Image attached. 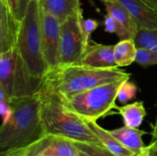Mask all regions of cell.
<instances>
[{"label": "cell", "mask_w": 157, "mask_h": 156, "mask_svg": "<svg viewBox=\"0 0 157 156\" xmlns=\"http://www.w3.org/2000/svg\"><path fill=\"white\" fill-rule=\"evenodd\" d=\"M77 153L78 148L71 141L62 138L47 136L45 145L40 155L45 154L55 156H76Z\"/></svg>", "instance_id": "cell-17"}, {"label": "cell", "mask_w": 157, "mask_h": 156, "mask_svg": "<svg viewBox=\"0 0 157 156\" xmlns=\"http://www.w3.org/2000/svg\"><path fill=\"white\" fill-rule=\"evenodd\" d=\"M76 156H88L87 154H85L84 152L83 151H80V150L78 149V153H77V155Z\"/></svg>", "instance_id": "cell-29"}, {"label": "cell", "mask_w": 157, "mask_h": 156, "mask_svg": "<svg viewBox=\"0 0 157 156\" xmlns=\"http://www.w3.org/2000/svg\"><path fill=\"white\" fill-rule=\"evenodd\" d=\"M125 80H127L99 86L58 100L66 110L84 120L97 122L112 109H115L118 92Z\"/></svg>", "instance_id": "cell-5"}, {"label": "cell", "mask_w": 157, "mask_h": 156, "mask_svg": "<svg viewBox=\"0 0 157 156\" xmlns=\"http://www.w3.org/2000/svg\"><path fill=\"white\" fill-rule=\"evenodd\" d=\"M32 0H18V15L20 21L22 20L25 15L29 4Z\"/></svg>", "instance_id": "cell-26"}, {"label": "cell", "mask_w": 157, "mask_h": 156, "mask_svg": "<svg viewBox=\"0 0 157 156\" xmlns=\"http://www.w3.org/2000/svg\"><path fill=\"white\" fill-rule=\"evenodd\" d=\"M38 93L41 97V120L46 136L104 146L85 120L66 110L53 96Z\"/></svg>", "instance_id": "cell-3"}, {"label": "cell", "mask_w": 157, "mask_h": 156, "mask_svg": "<svg viewBox=\"0 0 157 156\" xmlns=\"http://www.w3.org/2000/svg\"><path fill=\"white\" fill-rule=\"evenodd\" d=\"M79 24L81 28V33H82L83 39H84V46L86 47L90 41V35L97 29L99 25L98 21L92 18H87L84 19L83 16V12L79 16Z\"/></svg>", "instance_id": "cell-23"}, {"label": "cell", "mask_w": 157, "mask_h": 156, "mask_svg": "<svg viewBox=\"0 0 157 156\" xmlns=\"http://www.w3.org/2000/svg\"><path fill=\"white\" fill-rule=\"evenodd\" d=\"M71 142L78 150L84 152L88 156H116L104 146H101L95 144L85 143V142H74V141Z\"/></svg>", "instance_id": "cell-21"}, {"label": "cell", "mask_w": 157, "mask_h": 156, "mask_svg": "<svg viewBox=\"0 0 157 156\" xmlns=\"http://www.w3.org/2000/svg\"><path fill=\"white\" fill-rule=\"evenodd\" d=\"M114 45L98 44L90 41L84 50L80 64L96 68L118 67L113 54Z\"/></svg>", "instance_id": "cell-11"}, {"label": "cell", "mask_w": 157, "mask_h": 156, "mask_svg": "<svg viewBox=\"0 0 157 156\" xmlns=\"http://www.w3.org/2000/svg\"><path fill=\"white\" fill-rule=\"evenodd\" d=\"M134 41L137 48H145L157 53V30L139 29Z\"/></svg>", "instance_id": "cell-19"}, {"label": "cell", "mask_w": 157, "mask_h": 156, "mask_svg": "<svg viewBox=\"0 0 157 156\" xmlns=\"http://www.w3.org/2000/svg\"><path fill=\"white\" fill-rule=\"evenodd\" d=\"M82 12L81 10L78 15L70 16L61 23L60 64H80L85 50L79 24V16Z\"/></svg>", "instance_id": "cell-7"}, {"label": "cell", "mask_w": 157, "mask_h": 156, "mask_svg": "<svg viewBox=\"0 0 157 156\" xmlns=\"http://www.w3.org/2000/svg\"><path fill=\"white\" fill-rule=\"evenodd\" d=\"M104 30L108 33H115L119 38L120 41L132 38L127 29L121 24H120L113 17L109 14L104 16Z\"/></svg>", "instance_id": "cell-20"}, {"label": "cell", "mask_w": 157, "mask_h": 156, "mask_svg": "<svg viewBox=\"0 0 157 156\" xmlns=\"http://www.w3.org/2000/svg\"><path fill=\"white\" fill-rule=\"evenodd\" d=\"M0 156H25L21 154H6V155H0Z\"/></svg>", "instance_id": "cell-31"}, {"label": "cell", "mask_w": 157, "mask_h": 156, "mask_svg": "<svg viewBox=\"0 0 157 156\" xmlns=\"http://www.w3.org/2000/svg\"><path fill=\"white\" fill-rule=\"evenodd\" d=\"M16 47L29 74L42 80L48 67L43 52L39 0H32L29 4L21 21Z\"/></svg>", "instance_id": "cell-4"}, {"label": "cell", "mask_w": 157, "mask_h": 156, "mask_svg": "<svg viewBox=\"0 0 157 156\" xmlns=\"http://www.w3.org/2000/svg\"><path fill=\"white\" fill-rule=\"evenodd\" d=\"M12 108L10 120L0 128V155L25 150L46 136L41 116L39 93L9 99Z\"/></svg>", "instance_id": "cell-2"}, {"label": "cell", "mask_w": 157, "mask_h": 156, "mask_svg": "<svg viewBox=\"0 0 157 156\" xmlns=\"http://www.w3.org/2000/svg\"><path fill=\"white\" fill-rule=\"evenodd\" d=\"M137 87L134 83L127 80L123 82L117 94V99L123 105H127V102L136 97Z\"/></svg>", "instance_id": "cell-22"}, {"label": "cell", "mask_w": 157, "mask_h": 156, "mask_svg": "<svg viewBox=\"0 0 157 156\" xmlns=\"http://www.w3.org/2000/svg\"><path fill=\"white\" fill-rule=\"evenodd\" d=\"M132 15L139 29L157 30V6L147 0H118Z\"/></svg>", "instance_id": "cell-10"}, {"label": "cell", "mask_w": 157, "mask_h": 156, "mask_svg": "<svg viewBox=\"0 0 157 156\" xmlns=\"http://www.w3.org/2000/svg\"><path fill=\"white\" fill-rule=\"evenodd\" d=\"M41 24L44 60L48 70H52L60 65L61 24L56 17L41 7Z\"/></svg>", "instance_id": "cell-8"}, {"label": "cell", "mask_w": 157, "mask_h": 156, "mask_svg": "<svg viewBox=\"0 0 157 156\" xmlns=\"http://www.w3.org/2000/svg\"><path fill=\"white\" fill-rule=\"evenodd\" d=\"M130 76L118 67L96 68L80 64H60L48 70L38 92L63 99L99 86L130 80Z\"/></svg>", "instance_id": "cell-1"}, {"label": "cell", "mask_w": 157, "mask_h": 156, "mask_svg": "<svg viewBox=\"0 0 157 156\" xmlns=\"http://www.w3.org/2000/svg\"><path fill=\"white\" fill-rule=\"evenodd\" d=\"M20 26L21 21L0 0V53L16 47Z\"/></svg>", "instance_id": "cell-9"}, {"label": "cell", "mask_w": 157, "mask_h": 156, "mask_svg": "<svg viewBox=\"0 0 157 156\" xmlns=\"http://www.w3.org/2000/svg\"><path fill=\"white\" fill-rule=\"evenodd\" d=\"M41 81L29 74L17 47L0 53V90L9 99L36 94Z\"/></svg>", "instance_id": "cell-6"}, {"label": "cell", "mask_w": 157, "mask_h": 156, "mask_svg": "<svg viewBox=\"0 0 157 156\" xmlns=\"http://www.w3.org/2000/svg\"><path fill=\"white\" fill-rule=\"evenodd\" d=\"M104 5L107 14L113 17L120 24H122L131 35L132 38L134 39L139 31V27L128 10L118 0L104 2Z\"/></svg>", "instance_id": "cell-15"}, {"label": "cell", "mask_w": 157, "mask_h": 156, "mask_svg": "<svg viewBox=\"0 0 157 156\" xmlns=\"http://www.w3.org/2000/svg\"><path fill=\"white\" fill-rule=\"evenodd\" d=\"M109 131L113 137L136 156L149 155V145H146L143 141V136L147 134V132L125 125Z\"/></svg>", "instance_id": "cell-12"}, {"label": "cell", "mask_w": 157, "mask_h": 156, "mask_svg": "<svg viewBox=\"0 0 157 156\" xmlns=\"http://www.w3.org/2000/svg\"><path fill=\"white\" fill-rule=\"evenodd\" d=\"M136 62L144 67L157 64V53L145 48H137Z\"/></svg>", "instance_id": "cell-24"}, {"label": "cell", "mask_w": 157, "mask_h": 156, "mask_svg": "<svg viewBox=\"0 0 157 156\" xmlns=\"http://www.w3.org/2000/svg\"><path fill=\"white\" fill-rule=\"evenodd\" d=\"M148 156H157V135L155 136L151 143L149 145Z\"/></svg>", "instance_id": "cell-28"}, {"label": "cell", "mask_w": 157, "mask_h": 156, "mask_svg": "<svg viewBox=\"0 0 157 156\" xmlns=\"http://www.w3.org/2000/svg\"><path fill=\"white\" fill-rule=\"evenodd\" d=\"M103 2H114V1H117V0H101Z\"/></svg>", "instance_id": "cell-32"}, {"label": "cell", "mask_w": 157, "mask_h": 156, "mask_svg": "<svg viewBox=\"0 0 157 156\" xmlns=\"http://www.w3.org/2000/svg\"><path fill=\"white\" fill-rule=\"evenodd\" d=\"M8 6L12 13L18 18V0H2ZM19 19V18H18Z\"/></svg>", "instance_id": "cell-27"}, {"label": "cell", "mask_w": 157, "mask_h": 156, "mask_svg": "<svg viewBox=\"0 0 157 156\" xmlns=\"http://www.w3.org/2000/svg\"><path fill=\"white\" fill-rule=\"evenodd\" d=\"M124 119V125L130 128H138L147 116V111L143 101H136L124 106L115 107Z\"/></svg>", "instance_id": "cell-16"}, {"label": "cell", "mask_w": 157, "mask_h": 156, "mask_svg": "<svg viewBox=\"0 0 157 156\" xmlns=\"http://www.w3.org/2000/svg\"><path fill=\"white\" fill-rule=\"evenodd\" d=\"M41 7L64 22L70 16L82 10L80 0H39Z\"/></svg>", "instance_id": "cell-13"}, {"label": "cell", "mask_w": 157, "mask_h": 156, "mask_svg": "<svg viewBox=\"0 0 157 156\" xmlns=\"http://www.w3.org/2000/svg\"><path fill=\"white\" fill-rule=\"evenodd\" d=\"M147 1L150 2V3H152V4L155 5V6H157V0H147Z\"/></svg>", "instance_id": "cell-30"}, {"label": "cell", "mask_w": 157, "mask_h": 156, "mask_svg": "<svg viewBox=\"0 0 157 156\" xmlns=\"http://www.w3.org/2000/svg\"><path fill=\"white\" fill-rule=\"evenodd\" d=\"M88 126L101 139L104 146L116 156H136L130 150L124 147L116 138L110 134V131L104 129L94 121H86Z\"/></svg>", "instance_id": "cell-14"}, {"label": "cell", "mask_w": 157, "mask_h": 156, "mask_svg": "<svg viewBox=\"0 0 157 156\" xmlns=\"http://www.w3.org/2000/svg\"><path fill=\"white\" fill-rule=\"evenodd\" d=\"M0 113L2 119V124L7 123L12 117V108L9 99L2 90H0Z\"/></svg>", "instance_id": "cell-25"}, {"label": "cell", "mask_w": 157, "mask_h": 156, "mask_svg": "<svg viewBox=\"0 0 157 156\" xmlns=\"http://www.w3.org/2000/svg\"><path fill=\"white\" fill-rule=\"evenodd\" d=\"M136 47L133 38L120 41L113 47L114 58L117 67H127L136 61Z\"/></svg>", "instance_id": "cell-18"}, {"label": "cell", "mask_w": 157, "mask_h": 156, "mask_svg": "<svg viewBox=\"0 0 157 156\" xmlns=\"http://www.w3.org/2000/svg\"><path fill=\"white\" fill-rule=\"evenodd\" d=\"M40 156H55V155H52V154H41Z\"/></svg>", "instance_id": "cell-33"}]
</instances>
